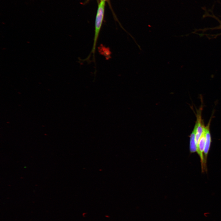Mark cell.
I'll return each instance as SVG.
<instances>
[{"instance_id": "cell-1", "label": "cell", "mask_w": 221, "mask_h": 221, "mask_svg": "<svg viewBox=\"0 0 221 221\" xmlns=\"http://www.w3.org/2000/svg\"><path fill=\"white\" fill-rule=\"evenodd\" d=\"M105 2L103 1H100L98 5L95 21L94 42L91 52V54L92 53L93 54L94 57L95 52L97 41L103 20Z\"/></svg>"}, {"instance_id": "cell-2", "label": "cell", "mask_w": 221, "mask_h": 221, "mask_svg": "<svg viewBox=\"0 0 221 221\" xmlns=\"http://www.w3.org/2000/svg\"><path fill=\"white\" fill-rule=\"evenodd\" d=\"M202 107H201L197 110L196 121L194 127L195 130V141L197 147L199 141L205 127L202 118Z\"/></svg>"}, {"instance_id": "cell-3", "label": "cell", "mask_w": 221, "mask_h": 221, "mask_svg": "<svg viewBox=\"0 0 221 221\" xmlns=\"http://www.w3.org/2000/svg\"><path fill=\"white\" fill-rule=\"evenodd\" d=\"M211 119L207 124L205 127V144L204 151V166L202 172L207 170V160L208 152L210 148L211 143V137L210 131V126L211 121Z\"/></svg>"}, {"instance_id": "cell-4", "label": "cell", "mask_w": 221, "mask_h": 221, "mask_svg": "<svg viewBox=\"0 0 221 221\" xmlns=\"http://www.w3.org/2000/svg\"><path fill=\"white\" fill-rule=\"evenodd\" d=\"M205 129L199 141L197 153L200 157L201 163L202 170L204 166V151L205 144Z\"/></svg>"}, {"instance_id": "cell-5", "label": "cell", "mask_w": 221, "mask_h": 221, "mask_svg": "<svg viewBox=\"0 0 221 221\" xmlns=\"http://www.w3.org/2000/svg\"><path fill=\"white\" fill-rule=\"evenodd\" d=\"M189 150L191 153L197 152V147L195 141V130H193L190 136Z\"/></svg>"}, {"instance_id": "cell-6", "label": "cell", "mask_w": 221, "mask_h": 221, "mask_svg": "<svg viewBox=\"0 0 221 221\" xmlns=\"http://www.w3.org/2000/svg\"><path fill=\"white\" fill-rule=\"evenodd\" d=\"M211 16L212 17L216 19L219 22V26L214 27L206 28L204 29H198L197 30H196L195 32H196V31H201L204 32L209 30L221 29V21L217 17H216L214 15H213Z\"/></svg>"}, {"instance_id": "cell-7", "label": "cell", "mask_w": 221, "mask_h": 221, "mask_svg": "<svg viewBox=\"0 0 221 221\" xmlns=\"http://www.w3.org/2000/svg\"><path fill=\"white\" fill-rule=\"evenodd\" d=\"M100 1H103L106 2V1H107V0H100Z\"/></svg>"}]
</instances>
